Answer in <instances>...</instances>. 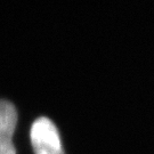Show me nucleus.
I'll return each mask as SVG.
<instances>
[{
	"label": "nucleus",
	"mask_w": 154,
	"mask_h": 154,
	"mask_svg": "<svg viewBox=\"0 0 154 154\" xmlns=\"http://www.w3.org/2000/svg\"><path fill=\"white\" fill-rule=\"evenodd\" d=\"M30 137L35 154H64L58 130L48 118H38L33 122Z\"/></svg>",
	"instance_id": "1"
},
{
	"label": "nucleus",
	"mask_w": 154,
	"mask_h": 154,
	"mask_svg": "<svg viewBox=\"0 0 154 154\" xmlns=\"http://www.w3.org/2000/svg\"><path fill=\"white\" fill-rule=\"evenodd\" d=\"M16 123L15 106L8 100L0 99V154H16L13 143Z\"/></svg>",
	"instance_id": "2"
}]
</instances>
